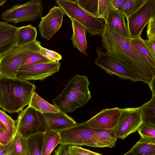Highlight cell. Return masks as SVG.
Segmentation results:
<instances>
[{
  "instance_id": "obj_1",
  "label": "cell",
  "mask_w": 155,
  "mask_h": 155,
  "mask_svg": "<svg viewBox=\"0 0 155 155\" xmlns=\"http://www.w3.org/2000/svg\"><path fill=\"white\" fill-rule=\"evenodd\" d=\"M102 45L106 52L130 70L140 81L148 85L155 78V67L124 36L104 23L101 34Z\"/></svg>"
},
{
  "instance_id": "obj_2",
  "label": "cell",
  "mask_w": 155,
  "mask_h": 155,
  "mask_svg": "<svg viewBox=\"0 0 155 155\" xmlns=\"http://www.w3.org/2000/svg\"><path fill=\"white\" fill-rule=\"evenodd\" d=\"M36 88L28 81L0 76V108L10 114L21 111L29 104Z\"/></svg>"
},
{
  "instance_id": "obj_3",
  "label": "cell",
  "mask_w": 155,
  "mask_h": 155,
  "mask_svg": "<svg viewBox=\"0 0 155 155\" xmlns=\"http://www.w3.org/2000/svg\"><path fill=\"white\" fill-rule=\"evenodd\" d=\"M89 84L87 76L76 74L68 81L61 92L53 99L54 105L66 114L82 107L92 97Z\"/></svg>"
},
{
  "instance_id": "obj_4",
  "label": "cell",
  "mask_w": 155,
  "mask_h": 155,
  "mask_svg": "<svg viewBox=\"0 0 155 155\" xmlns=\"http://www.w3.org/2000/svg\"><path fill=\"white\" fill-rule=\"evenodd\" d=\"M41 47L39 41L24 46H15L0 58V76L16 78L22 61L26 55L40 52Z\"/></svg>"
},
{
  "instance_id": "obj_5",
  "label": "cell",
  "mask_w": 155,
  "mask_h": 155,
  "mask_svg": "<svg viewBox=\"0 0 155 155\" xmlns=\"http://www.w3.org/2000/svg\"><path fill=\"white\" fill-rule=\"evenodd\" d=\"M56 2L65 15L82 25L91 36L101 35L104 25L103 19L88 14L79 6L77 0H57Z\"/></svg>"
},
{
  "instance_id": "obj_6",
  "label": "cell",
  "mask_w": 155,
  "mask_h": 155,
  "mask_svg": "<svg viewBox=\"0 0 155 155\" xmlns=\"http://www.w3.org/2000/svg\"><path fill=\"white\" fill-rule=\"evenodd\" d=\"M42 2L32 0L21 5H15L3 12L1 18L5 22L17 23L34 21L41 17L43 11Z\"/></svg>"
},
{
  "instance_id": "obj_7",
  "label": "cell",
  "mask_w": 155,
  "mask_h": 155,
  "mask_svg": "<svg viewBox=\"0 0 155 155\" xmlns=\"http://www.w3.org/2000/svg\"><path fill=\"white\" fill-rule=\"evenodd\" d=\"M154 14L155 0H146L138 10L127 18L129 38L140 37L142 30Z\"/></svg>"
},
{
  "instance_id": "obj_8",
  "label": "cell",
  "mask_w": 155,
  "mask_h": 155,
  "mask_svg": "<svg viewBox=\"0 0 155 155\" xmlns=\"http://www.w3.org/2000/svg\"><path fill=\"white\" fill-rule=\"evenodd\" d=\"M95 50L98 57L94 61V63L107 73L124 80L133 82L140 81L130 70L101 47H97Z\"/></svg>"
},
{
  "instance_id": "obj_9",
  "label": "cell",
  "mask_w": 155,
  "mask_h": 155,
  "mask_svg": "<svg viewBox=\"0 0 155 155\" xmlns=\"http://www.w3.org/2000/svg\"><path fill=\"white\" fill-rule=\"evenodd\" d=\"M119 120L114 128L117 138L123 139L137 131L143 123L139 107L120 109Z\"/></svg>"
},
{
  "instance_id": "obj_10",
  "label": "cell",
  "mask_w": 155,
  "mask_h": 155,
  "mask_svg": "<svg viewBox=\"0 0 155 155\" xmlns=\"http://www.w3.org/2000/svg\"><path fill=\"white\" fill-rule=\"evenodd\" d=\"M61 63L51 62L35 64L20 68L16 74L18 78L24 80L43 81L58 72Z\"/></svg>"
},
{
  "instance_id": "obj_11",
  "label": "cell",
  "mask_w": 155,
  "mask_h": 155,
  "mask_svg": "<svg viewBox=\"0 0 155 155\" xmlns=\"http://www.w3.org/2000/svg\"><path fill=\"white\" fill-rule=\"evenodd\" d=\"M16 122V131L26 138L39 132L41 122L38 111L29 106L20 111Z\"/></svg>"
},
{
  "instance_id": "obj_12",
  "label": "cell",
  "mask_w": 155,
  "mask_h": 155,
  "mask_svg": "<svg viewBox=\"0 0 155 155\" xmlns=\"http://www.w3.org/2000/svg\"><path fill=\"white\" fill-rule=\"evenodd\" d=\"M64 15L60 7L55 6L45 16L41 17L38 25L41 36L49 40L61 27Z\"/></svg>"
},
{
  "instance_id": "obj_13",
  "label": "cell",
  "mask_w": 155,
  "mask_h": 155,
  "mask_svg": "<svg viewBox=\"0 0 155 155\" xmlns=\"http://www.w3.org/2000/svg\"><path fill=\"white\" fill-rule=\"evenodd\" d=\"M38 113L41 122L39 132H44L45 129L48 127L59 132L77 123L71 117L61 112L43 114L38 112Z\"/></svg>"
},
{
  "instance_id": "obj_14",
  "label": "cell",
  "mask_w": 155,
  "mask_h": 155,
  "mask_svg": "<svg viewBox=\"0 0 155 155\" xmlns=\"http://www.w3.org/2000/svg\"><path fill=\"white\" fill-rule=\"evenodd\" d=\"M120 113V109L117 107L104 109L86 122L94 129H113L117 123Z\"/></svg>"
},
{
  "instance_id": "obj_15",
  "label": "cell",
  "mask_w": 155,
  "mask_h": 155,
  "mask_svg": "<svg viewBox=\"0 0 155 155\" xmlns=\"http://www.w3.org/2000/svg\"><path fill=\"white\" fill-rule=\"evenodd\" d=\"M79 6L90 15L105 20L112 7V0H77Z\"/></svg>"
},
{
  "instance_id": "obj_16",
  "label": "cell",
  "mask_w": 155,
  "mask_h": 155,
  "mask_svg": "<svg viewBox=\"0 0 155 155\" xmlns=\"http://www.w3.org/2000/svg\"><path fill=\"white\" fill-rule=\"evenodd\" d=\"M17 27L0 21V58L15 45Z\"/></svg>"
},
{
  "instance_id": "obj_17",
  "label": "cell",
  "mask_w": 155,
  "mask_h": 155,
  "mask_svg": "<svg viewBox=\"0 0 155 155\" xmlns=\"http://www.w3.org/2000/svg\"><path fill=\"white\" fill-rule=\"evenodd\" d=\"M104 21L105 23L111 26L120 34L129 38L125 16L121 11L112 7L109 11Z\"/></svg>"
},
{
  "instance_id": "obj_18",
  "label": "cell",
  "mask_w": 155,
  "mask_h": 155,
  "mask_svg": "<svg viewBox=\"0 0 155 155\" xmlns=\"http://www.w3.org/2000/svg\"><path fill=\"white\" fill-rule=\"evenodd\" d=\"M73 28V35L71 38L72 44L81 53L88 56L86 50L87 48L85 28L74 19L70 18Z\"/></svg>"
},
{
  "instance_id": "obj_19",
  "label": "cell",
  "mask_w": 155,
  "mask_h": 155,
  "mask_svg": "<svg viewBox=\"0 0 155 155\" xmlns=\"http://www.w3.org/2000/svg\"><path fill=\"white\" fill-rule=\"evenodd\" d=\"M117 139L115 136L114 128L100 129L96 132L93 136V147H114L116 145Z\"/></svg>"
},
{
  "instance_id": "obj_20",
  "label": "cell",
  "mask_w": 155,
  "mask_h": 155,
  "mask_svg": "<svg viewBox=\"0 0 155 155\" xmlns=\"http://www.w3.org/2000/svg\"><path fill=\"white\" fill-rule=\"evenodd\" d=\"M37 31L31 25L17 27L15 46L21 47L36 41Z\"/></svg>"
},
{
  "instance_id": "obj_21",
  "label": "cell",
  "mask_w": 155,
  "mask_h": 155,
  "mask_svg": "<svg viewBox=\"0 0 155 155\" xmlns=\"http://www.w3.org/2000/svg\"><path fill=\"white\" fill-rule=\"evenodd\" d=\"M130 150L132 155H151L155 153V138L141 137Z\"/></svg>"
},
{
  "instance_id": "obj_22",
  "label": "cell",
  "mask_w": 155,
  "mask_h": 155,
  "mask_svg": "<svg viewBox=\"0 0 155 155\" xmlns=\"http://www.w3.org/2000/svg\"><path fill=\"white\" fill-rule=\"evenodd\" d=\"M59 132L49 128H46L44 132L42 155H50L56 146L60 143Z\"/></svg>"
},
{
  "instance_id": "obj_23",
  "label": "cell",
  "mask_w": 155,
  "mask_h": 155,
  "mask_svg": "<svg viewBox=\"0 0 155 155\" xmlns=\"http://www.w3.org/2000/svg\"><path fill=\"white\" fill-rule=\"evenodd\" d=\"M28 106L43 114L47 113H58L60 110L55 105L47 102L41 97L36 92L33 93Z\"/></svg>"
},
{
  "instance_id": "obj_24",
  "label": "cell",
  "mask_w": 155,
  "mask_h": 155,
  "mask_svg": "<svg viewBox=\"0 0 155 155\" xmlns=\"http://www.w3.org/2000/svg\"><path fill=\"white\" fill-rule=\"evenodd\" d=\"M141 112L143 123L155 125V95L151 99L138 107Z\"/></svg>"
},
{
  "instance_id": "obj_25",
  "label": "cell",
  "mask_w": 155,
  "mask_h": 155,
  "mask_svg": "<svg viewBox=\"0 0 155 155\" xmlns=\"http://www.w3.org/2000/svg\"><path fill=\"white\" fill-rule=\"evenodd\" d=\"M44 132H38L27 138L31 155H42Z\"/></svg>"
},
{
  "instance_id": "obj_26",
  "label": "cell",
  "mask_w": 155,
  "mask_h": 155,
  "mask_svg": "<svg viewBox=\"0 0 155 155\" xmlns=\"http://www.w3.org/2000/svg\"><path fill=\"white\" fill-rule=\"evenodd\" d=\"M12 143L16 155H31L28 144L27 138L16 131L12 138Z\"/></svg>"
},
{
  "instance_id": "obj_27",
  "label": "cell",
  "mask_w": 155,
  "mask_h": 155,
  "mask_svg": "<svg viewBox=\"0 0 155 155\" xmlns=\"http://www.w3.org/2000/svg\"><path fill=\"white\" fill-rule=\"evenodd\" d=\"M146 0H124L123 3L118 9L123 13L127 18L133 13L138 10Z\"/></svg>"
},
{
  "instance_id": "obj_28",
  "label": "cell",
  "mask_w": 155,
  "mask_h": 155,
  "mask_svg": "<svg viewBox=\"0 0 155 155\" xmlns=\"http://www.w3.org/2000/svg\"><path fill=\"white\" fill-rule=\"evenodd\" d=\"M131 43L153 66L155 67V58L152 56L145 45L141 37L130 38Z\"/></svg>"
},
{
  "instance_id": "obj_29",
  "label": "cell",
  "mask_w": 155,
  "mask_h": 155,
  "mask_svg": "<svg viewBox=\"0 0 155 155\" xmlns=\"http://www.w3.org/2000/svg\"><path fill=\"white\" fill-rule=\"evenodd\" d=\"M51 62H54L45 57L40 52L35 53L25 56L22 60L20 68L35 64Z\"/></svg>"
},
{
  "instance_id": "obj_30",
  "label": "cell",
  "mask_w": 155,
  "mask_h": 155,
  "mask_svg": "<svg viewBox=\"0 0 155 155\" xmlns=\"http://www.w3.org/2000/svg\"><path fill=\"white\" fill-rule=\"evenodd\" d=\"M0 121L5 126L8 133L13 137L16 131V121L1 110Z\"/></svg>"
},
{
  "instance_id": "obj_31",
  "label": "cell",
  "mask_w": 155,
  "mask_h": 155,
  "mask_svg": "<svg viewBox=\"0 0 155 155\" xmlns=\"http://www.w3.org/2000/svg\"><path fill=\"white\" fill-rule=\"evenodd\" d=\"M137 131L141 137L155 138V125L143 123Z\"/></svg>"
},
{
  "instance_id": "obj_32",
  "label": "cell",
  "mask_w": 155,
  "mask_h": 155,
  "mask_svg": "<svg viewBox=\"0 0 155 155\" xmlns=\"http://www.w3.org/2000/svg\"><path fill=\"white\" fill-rule=\"evenodd\" d=\"M68 155H103L78 146L68 145Z\"/></svg>"
},
{
  "instance_id": "obj_33",
  "label": "cell",
  "mask_w": 155,
  "mask_h": 155,
  "mask_svg": "<svg viewBox=\"0 0 155 155\" xmlns=\"http://www.w3.org/2000/svg\"><path fill=\"white\" fill-rule=\"evenodd\" d=\"M40 53L45 57L54 62H58L62 59L61 55L58 53L42 46L40 49Z\"/></svg>"
},
{
  "instance_id": "obj_34",
  "label": "cell",
  "mask_w": 155,
  "mask_h": 155,
  "mask_svg": "<svg viewBox=\"0 0 155 155\" xmlns=\"http://www.w3.org/2000/svg\"><path fill=\"white\" fill-rule=\"evenodd\" d=\"M147 37V40L155 41V14L153 15L148 23Z\"/></svg>"
},
{
  "instance_id": "obj_35",
  "label": "cell",
  "mask_w": 155,
  "mask_h": 155,
  "mask_svg": "<svg viewBox=\"0 0 155 155\" xmlns=\"http://www.w3.org/2000/svg\"><path fill=\"white\" fill-rule=\"evenodd\" d=\"M0 155H16L14 150L12 139L7 144L0 148Z\"/></svg>"
},
{
  "instance_id": "obj_36",
  "label": "cell",
  "mask_w": 155,
  "mask_h": 155,
  "mask_svg": "<svg viewBox=\"0 0 155 155\" xmlns=\"http://www.w3.org/2000/svg\"><path fill=\"white\" fill-rule=\"evenodd\" d=\"M12 137L7 131H0V144L5 145L8 143Z\"/></svg>"
},
{
  "instance_id": "obj_37",
  "label": "cell",
  "mask_w": 155,
  "mask_h": 155,
  "mask_svg": "<svg viewBox=\"0 0 155 155\" xmlns=\"http://www.w3.org/2000/svg\"><path fill=\"white\" fill-rule=\"evenodd\" d=\"M143 41L152 56L155 58V41L143 39Z\"/></svg>"
},
{
  "instance_id": "obj_38",
  "label": "cell",
  "mask_w": 155,
  "mask_h": 155,
  "mask_svg": "<svg viewBox=\"0 0 155 155\" xmlns=\"http://www.w3.org/2000/svg\"><path fill=\"white\" fill-rule=\"evenodd\" d=\"M124 0H112V6L114 8L118 10L123 3Z\"/></svg>"
},
{
  "instance_id": "obj_39",
  "label": "cell",
  "mask_w": 155,
  "mask_h": 155,
  "mask_svg": "<svg viewBox=\"0 0 155 155\" xmlns=\"http://www.w3.org/2000/svg\"><path fill=\"white\" fill-rule=\"evenodd\" d=\"M155 78H154L151 82L149 87L152 91V95H155Z\"/></svg>"
},
{
  "instance_id": "obj_40",
  "label": "cell",
  "mask_w": 155,
  "mask_h": 155,
  "mask_svg": "<svg viewBox=\"0 0 155 155\" xmlns=\"http://www.w3.org/2000/svg\"><path fill=\"white\" fill-rule=\"evenodd\" d=\"M0 131H7L5 126L4 125V124L0 121Z\"/></svg>"
},
{
  "instance_id": "obj_41",
  "label": "cell",
  "mask_w": 155,
  "mask_h": 155,
  "mask_svg": "<svg viewBox=\"0 0 155 155\" xmlns=\"http://www.w3.org/2000/svg\"><path fill=\"white\" fill-rule=\"evenodd\" d=\"M6 2V0H0V6L2 5Z\"/></svg>"
},
{
  "instance_id": "obj_42",
  "label": "cell",
  "mask_w": 155,
  "mask_h": 155,
  "mask_svg": "<svg viewBox=\"0 0 155 155\" xmlns=\"http://www.w3.org/2000/svg\"><path fill=\"white\" fill-rule=\"evenodd\" d=\"M123 155H132V154L130 151L129 150Z\"/></svg>"
},
{
  "instance_id": "obj_43",
  "label": "cell",
  "mask_w": 155,
  "mask_h": 155,
  "mask_svg": "<svg viewBox=\"0 0 155 155\" xmlns=\"http://www.w3.org/2000/svg\"><path fill=\"white\" fill-rule=\"evenodd\" d=\"M3 145H2L1 144H0V148L2 146H3Z\"/></svg>"
},
{
  "instance_id": "obj_44",
  "label": "cell",
  "mask_w": 155,
  "mask_h": 155,
  "mask_svg": "<svg viewBox=\"0 0 155 155\" xmlns=\"http://www.w3.org/2000/svg\"><path fill=\"white\" fill-rule=\"evenodd\" d=\"M151 155H155V153H154V154H152Z\"/></svg>"
},
{
  "instance_id": "obj_45",
  "label": "cell",
  "mask_w": 155,
  "mask_h": 155,
  "mask_svg": "<svg viewBox=\"0 0 155 155\" xmlns=\"http://www.w3.org/2000/svg\"></svg>"
}]
</instances>
